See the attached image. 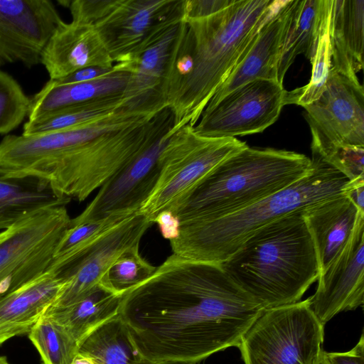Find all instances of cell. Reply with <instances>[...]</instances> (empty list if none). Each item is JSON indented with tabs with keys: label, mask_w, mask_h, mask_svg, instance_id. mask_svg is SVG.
I'll use <instances>...</instances> for the list:
<instances>
[{
	"label": "cell",
	"mask_w": 364,
	"mask_h": 364,
	"mask_svg": "<svg viewBox=\"0 0 364 364\" xmlns=\"http://www.w3.org/2000/svg\"><path fill=\"white\" fill-rule=\"evenodd\" d=\"M264 310L220 264L171 254L122 295L119 316L146 363H197L237 347Z\"/></svg>",
	"instance_id": "1"
},
{
	"label": "cell",
	"mask_w": 364,
	"mask_h": 364,
	"mask_svg": "<svg viewBox=\"0 0 364 364\" xmlns=\"http://www.w3.org/2000/svg\"><path fill=\"white\" fill-rule=\"evenodd\" d=\"M284 2L235 0L206 17L182 16L161 86L164 104L173 119L169 135L182 127L198 123L260 28Z\"/></svg>",
	"instance_id": "2"
},
{
	"label": "cell",
	"mask_w": 364,
	"mask_h": 364,
	"mask_svg": "<svg viewBox=\"0 0 364 364\" xmlns=\"http://www.w3.org/2000/svg\"><path fill=\"white\" fill-rule=\"evenodd\" d=\"M304 210L259 229L220 264L229 277L264 309L300 301L320 274Z\"/></svg>",
	"instance_id": "3"
},
{
	"label": "cell",
	"mask_w": 364,
	"mask_h": 364,
	"mask_svg": "<svg viewBox=\"0 0 364 364\" xmlns=\"http://www.w3.org/2000/svg\"><path fill=\"white\" fill-rule=\"evenodd\" d=\"M311 171L289 186L228 215L181 223L178 237L169 241L172 254L221 264L264 225L292 212L346 194L353 182L316 152L311 151Z\"/></svg>",
	"instance_id": "4"
},
{
	"label": "cell",
	"mask_w": 364,
	"mask_h": 364,
	"mask_svg": "<svg viewBox=\"0 0 364 364\" xmlns=\"http://www.w3.org/2000/svg\"><path fill=\"white\" fill-rule=\"evenodd\" d=\"M311 169L304 154L247 146L218 165L172 212L181 223L212 220L289 186Z\"/></svg>",
	"instance_id": "5"
},
{
	"label": "cell",
	"mask_w": 364,
	"mask_h": 364,
	"mask_svg": "<svg viewBox=\"0 0 364 364\" xmlns=\"http://www.w3.org/2000/svg\"><path fill=\"white\" fill-rule=\"evenodd\" d=\"M173 125L172 113L166 107L144 122L43 154L33 161L26 174L47 182L62 196L83 201Z\"/></svg>",
	"instance_id": "6"
},
{
	"label": "cell",
	"mask_w": 364,
	"mask_h": 364,
	"mask_svg": "<svg viewBox=\"0 0 364 364\" xmlns=\"http://www.w3.org/2000/svg\"><path fill=\"white\" fill-rule=\"evenodd\" d=\"M183 0L69 1L72 21L98 33L114 64L129 60L161 32L181 21Z\"/></svg>",
	"instance_id": "7"
},
{
	"label": "cell",
	"mask_w": 364,
	"mask_h": 364,
	"mask_svg": "<svg viewBox=\"0 0 364 364\" xmlns=\"http://www.w3.org/2000/svg\"><path fill=\"white\" fill-rule=\"evenodd\" d=\"M247 146L235 137H208L191 125L181 127L159 154L158 181L139 212L153 223L162 210L173 211L211 171Z\"/></svg>",
	"instance_id": "8"
},
{
	"label": "cell",
	"mask_w": 364,
	"mask_h": 364,
	"mask_svg": "<svg viewBox=\"0 0 364 364\" xmlns=\"http://www.w3.org/2000/svg\"><path fill=\"white\" fill-rule=\"evenodd\" d=\"M323 328L304 301L266 309L237 346L245 364H314Z\"/></svg>",
	"instance_id": "9"
},
{
	"label": "cell",
	"mask_w": 364,
	"mask_h": 364,
	"mask_svg": "<svg viewBox=\"0 0 364 364\" xmlns=\"http://www.w3.org/2000/svg\"><path fill=\"white\" fill-rule=\"evenodd\" d=\"M70 220L66 206L53 207L0 232V298L48 269Z\"/></svg>",
	"instance_id": "10"
},
{
	"label": "cell",
	"mask_w": 364,
	"mask_h": 364,
	"mask_svg": "<svg viewBox=\"0 0 364 364\" xmlns=\"http://www.w3.org/2000/svg\"><path fill=\"white\" fill-rule=\"evenodd\" d=\"M152 223L139 212L124 219L106 232L90 246L58 261H53L48 270L65 283L48 306H68L98 284L110 266L125 252L139 246Z\"/></svg>",
	"instance_id": "11"
},
{
	"label": "cell",
	"mask_w": 364,
	"mask_h": 364,
	"mask_svg": "<svg viewBox=\"0 0 364 364\" xmlns=\"http://www.w3.org/2000/svg\"><path fill=\"white\" fill-rule=\"evenodd\" d=\"M287 90L277 81L256 80L240 86L203 111L194 130L227 138L262 132L279 118Z\"/></svg>",
	"instance_id": "12"
},
{
	"label": "cell",
	"mask_w": 364,
	"mask_h": 364,
	"mask_svg": "<svg viewBox=\"0 0 364 364\" xmlns=\"http://www.w3.org/2000/svg\"><path fill=\"white\" fill-rule=\"evenodd\" d=\"M303 107L311 132L336 145L364 147V90L358 77L331 68L321 95Z\"/></svg>",
	"instance_id": "13"
},
{
	"label": "cell",
	"mask_w": 364,
	"mask_h": 364,
	"mask_svg": "<svg viewBox=\"0 0 364 364\" xmlns=\"http://www.w3.org/2000/svg\"><path fill=\"white\" fill-rule=\"evenodd\" d=\"M364 213L358 215L346 243L320 273L309 306L323 326L338 314L364 302Z\"/></svg>",
	"instance_id": "14"
},
{
	"label": "cell",
	"mask_w": 364,
	"mask_h": 364,
	"mask_svg": "<svg viewBox=\"0 0 364 364\" xmlns=\"http://www.w3.org/2000/svg\"><path fill=\"white\" fill-rule=\"evenodd\" d=\"M63 21L49 0H0V66L41 63L45 47Z\"/></svg>",
	"instance_id": "15"
},
{
	"label": "cell",
	"mask_w": 364,
	"mask_h": 364,
	"mask_svg": "<svg viewBox=\"0 0 364 364\" xmlns=\"http://www.w3.org/2000/svg\"><path fill=\"white\" fill-rule=\"evenodd\" d=\"M168 132L107 181L84 210L71 219L70 225L113 215H132L138 213L158 181V159L168 140Z\"/></svg>",
	"instance_id": "16"
},
{
	"label": "cell",
	"mask_w": 364,
	"mask_h": 364,
	"mask_svg": "<svg viewBox=\"0 0 364 364\" xmlns=\"http://www.w3.org/2000/svg\"><path fill=\"white\" fill-rule=\"evenodd\" d=\"M41 63L50 80L87 67L114 65L95 28L73 21L59 24L43 51Z\"/></svg>",
	"instance_id": "17"
},
{
	"label": "cell",
	"mask_w": 364,
	"mask_h": 364,
	"mask_svg": "<svg viewBox=\"0 0 364 364\" xmlns=\"http://www.w3.org/2000/svg\"><path fill=\"white\" fill-rule=\"evenodd\" d=\"M179 23L149 41L129 60L119 63L130 73L124 92L130 109L155 114L166 108L161 86Z\"/></svg>",
	"instance_id": "18"
},
{
	"label": "cell",
	"mask_w": 364,
	"mask_h": 364,
	"mask_svg": "<svg viewBox=\"0 0 364 364\" xmlns=\"http://www.w3.org/2000/svg\"><path fill=\"white\" fill-rule=\"evenodd\" d=\"M291 1L285 0L282 7L262 26L255 42L216 90L204 111L210 109L228 93L251 81L278 82L279 52Z\"/></svg>",
	"instance_id": "19"
},
{
	"label": "cell",
	"mask_w": 364,
	"mask_h": 364,
	"mask_svg": "<svg viewBox=\"0 0 364 364\" xmlns=\"http://www.w3.org/2000/svg\"><path fill=\"white\" fill-rule=\"evenodd\" d=\"M64 283L47 270L1 297L0 346L13 337L28 333L54 301Z\"/></svg>",
	"instance_id": "20"
},
{
	"label": "cell",
	"mask_w": 364,
	"mask_h": 364,
	"mask_svg": "<svg viewBox=\"0 0 364 364\" xmlns=\"http://www.w3.org/2000/svg\"><path fill=\"white\" fill-rule=\"evenodd\" d=\"M360 213L364 212L346 194L322 200L303 210L315 247L320 273L346 243Z\"/></svg>",
	"instance_id": "21"
},
{
	"label": "cell",
	"mask_w": 364,
	"mask_h": 364,
	"mask_svg": "<svg viewBox=\"0 0 364 364\" xmlns=\"http://www.w3.org/2000/svg\"><path fill=\"white\" fill-rule=\"evenodd\" d=\"M130 73L119 63L102 77L79 83L55 85L48 81L29 98L28 120L37 119L60 109L108 96L124 95Z\"/></svg>",
	"instance_id": "22"
},
{
	"label": "cell",
	"mask_w": 364,
	"mask_h": 364,
	"mask_svg": "<svg viewBox=\"0 0 364 364\" xmlns=\"http://www.w3.org/2000/svg\"><path fill=\"white\" fill-rule=\"evenodd\" d=\"M329 40L331 68L357 77L364 64V0H331Z\"/></svg>",
	"instance_id": "23"
},
{
	"label": "cell",
	"mask_w": 364,
	"mask_h": 364,
	"mask_svg": "<svg viewBox=\"0 0 364 364\" xmlns=\"http://www.w3.org/2000/svg\"><path fill=\"white\" fill-rule=\"evenodd\" d=\"M331 5V0H291L277 66L281 85L297 55L312 60Z\"/></svg>",
	"instance_id": "24"
},
{
	"label": "cell",
	"mask_w": 364,
	"mask_h": 364,
	"mask_svg": "<svg viewBox=\"0 0 364 364\" xmlns=\"http://www.w3.org/2000/svg\"><path fill=\"white\" fill-rule=\"evenodd\" d=\"M122 298L100 282L73 303L48 307L42 316L57 322L80 346L93 331L119 315Z\"/></svg>",
	"instance_id": "25"
},
{
	"label": "cell",
	"mask_w": 364,
	"mask_h": 364,
	"mask_svg": "<svg viewBox=\"0 0 364 364\" xmlns=\"http://www.w3.org/2000/svg\"><path fill=\"white\" fill-rule=\"evenodd\" d=\"M70 200L41 179L0 173V232L43 209L66 206Z\"/></svg>",
	"instance_id": "26"
},
{
	"label": "cell",
	"mask_w": 364,
	"mask_h": 364,
	"mask_svg": "<svg viewBox=\"0 0 364 364\" xmlns=\"http://www.w3.org/2000/svg\"><path fill=\"white\" fill-rule=\"evenodd\" d=\"M127 103L124 95H117L75 105L37 119L28 120L22 134H38L91 123L129 108Z\"/></svg>",
	"instance_id": "27"
},
{
	"label": "cell",
	"mask_w": 364,
	"mask_h": 364,
	"mask_svg": "<svg viewBox=\"0 0 364 364\" xmlns=\"http://www.w3.org/2000/svg\"><path fill=\"white\" fill-rule=\"evenodd\" d=\"M78 351L89 355L95 364H149L135 350L119 315L89 335Z\"/></svg>",
	"instance_id": "28"
},
{
	"label": "cell",
	"mask_w": 364,
	"mask_h": 364,
	"mask_svg": "<svg viewBox=\"0 0 364 364\" xmlns=\"http://www.w3.org/2000/svg\"><path fill=\"white\" fill-rule=\"evenodd\" d=\"M43 364H71L80 345L51 318L42 316L28 333Z\"/></svg>",
	"instance_id": "29"
},
{
	"label": "cell",
	"mask_w": 364,
	"mask_h": 364,
	"mask_svg": "<svg viewBox=\"0 0 364 364\" xmlns=\"http://www.w3.org/2000/svg\"><path fill=\"white\" fill-rule=\"evenodd\" d=\"M330 14L325 22L317 43L314 56L311 61V76L307 85L287 91L286 105L304 107L316 100L322 93L332 67L329 40Z\"/></svg>",
	"instance_id": "30"
},
{
	"label": "cell",
	"mask_w": 364,
	"mask_h": 364,
	"mask_svg": "<svg viewBox=\"0 0 364 364\" xmlns=\"http://www.w3.org/2000/svg\"><path fill=\"white\" fill-rule=\"evenodd\" d=\"M156 267L141 257L139 246H136L122 254L110 266L100 283L114 293L123 295L150 277Z\"/></svg>",
	"instance_id": "31"
},
{
	"label": "cell",
	"mask_w": 364,
	"mask_h": 364,
	"mask_svg": "<svg viewBox=\"0 0 364 364\" xmlns=\"http://www.w3.org/2000/svg\"><path fill=\"white\" fill-rule=\"evenodd\" d=\"M129 216L131 215H113L101 220L81 224H70L59 242L53 261L66 259L84 250Z\"/></svg>",
	"instance_id": "32"
},
{
	"label": "cell",
	"mask_w": 364,
	"mask_h": 364,
	"mask_svg": "<svg viewBox=\"0 0 364 364\" xmlns=\"http://www.w3.org/2000/svg\"><path fill=\"white\" fill-rule=\"evenodd\" d=\"M311 133V151L342 173L350 181L364 178V147L333 144Z\"/></svg>",
	"instance_id": "33"
},
{
	"label": "cell",
	"mask_w": 364,
	"mask_h": 364,
	"mask_svg": "<svg viewBox=\"0 0 364 364\" xmlns=\"http://www.w3.org/2000/svg\"><path fill=\"white\" fill-rule=\"evenodd\" d=\"M29 97L17 81L0 69V134L18 127L28 115Z\"/></svg>",
	"instance_id": "34"
},
{
	"label": "cell",
	"mask_w": 364,
	"mask_h": 364,
	"mask_svg": "<svg viewBox=\"0 0 364 364\" xmlns=\"http://www.w3.org/2000/svg\"><path fill=\"white\" fill-rule=\"evenodd\" d=\"M235 0H183V17L199 18L215 14L230 6Z\"/></svg>",
	"instance_id": "35"
},
{
	"label": "cell",
	"mask_w": 364,
	"mask_h": 364,
	"mask_svg": "<svg viewBox=\"0 0 364 364\" xmlns=\"http://www.w3.org/2000/svg\"><path fill=\"white\" fill-rule=\"evenodd\" d=\"M114 71L112 68H102L98 66L87 67L70 74L63 78L50 80V82L55 85H67L88 82L102 77Z\"/></svg>",
	"instance_id": "36"
},
{
	"label": "cell",
	"mask_w": 364,
	"mask_h": 364,
	"mask_svg": "<svg viewBox=\"0 0 364 364\" xmlns=\"http://www.w3.org/2000/svg\"><path fill=\"white\" fill-rule=\"evenodd\" d=\"M154 223H156L164 238L171 241L178 237L181 221L172 211L162 210L156 215L153 220Z\"/></svg>",
	"instance_id": "37"
},
{
	"label": "cell",
	"mask_w": 364,
	"mask_h": 364,
	"mask_svg": "<svg viewBox=\"0 0 364 364\" xmlns=\"http://www.w3.org/2000/svg\"><path fill=\"white\" fill-rule=\"evenodd\" d=\"M330 364H364V336L351 350L343 353H326Z\"/></svg>",
	"instance_id": "38"
},
{
	"label": "cell",
	"mask_w": 364,
	"mask_h": 364,
	"mask_svg": "<svg viewBox=\"0 0 364 364\" xmlns=\"http://www.w3.org/2000/svg\"><path fill=\"white\" fill-rule=\"evenodd\" d=\"M346 195L360 210L364 212V178L353 181V185Z\"/></svg>",
	"instance_id": "39"
},
{
	"label": "cell",
	"mask_w": 364,
	"mask_h": 364,
	"mask_svg": "<svg viewBox=\"0 0 364 364\" xmlns=\"http://www.w3.org/2000/svg\"><path fill=\"white\" fill-rule=\"evenodd\" d=\"M71 364H95V363L89 355L78 351Z\"/></svg>",
	"instance_id": "40"
},
{
	"label": "cell",
	"mask_w": 364,
	"mask_h": 364,
	"mask_svg": "<svg viewBox=\"0 0 364 364\" xmlns=\"http://www.w3.org/2000/svg\"><path fill=\"white\" fill-rule=\"evenodd\" d=\"M314 364H330L326 356V352L321 350Z\"/></svg>",
	"instance_id": "41"
},
{
	"label": "cell",
	"mask_w": 364,
	"mask_h": 364,
	"mask_svg": "<svg viewBox=\"0 0 364 364\" xmlns=\"http://www.w3.org/2000/svg\"><path fill=\"white\" fill-rule=\"evenodd\" d=\"M151 364H197L196 363L193 362H186V361H166V362H161Z\"/></svg>",
	"instance_id": "42"
},
{
	"label": "cell",
	"mask_w": 364,
	"mask_h": 364,
	"mask_svg": "<svg viewBox=\"0 0 364 364\" xmlns=\"http://www.w3.org/2000/svg\"><path fill=\"white\" fill-rule=\"evenodd\" d=\"M0 364H10L6 356L0 355Z\"/></svg>",
	"instance_id": "43"
}]
</instances>
